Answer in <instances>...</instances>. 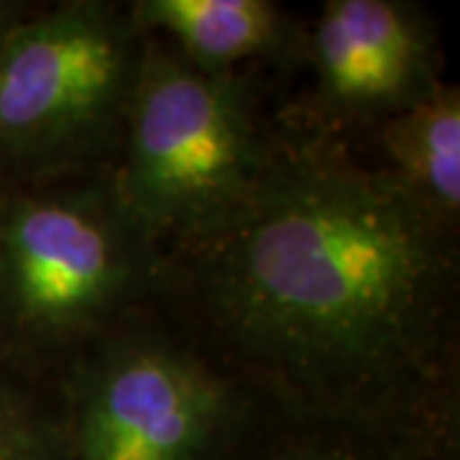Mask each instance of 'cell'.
<instances>
[{"instance_id": "7a4b0ae2", "label": "cell", "mask_w": 460, "mask_h": 460, "mask_svg": "<svg viewBox=\"0 0 460 460\" xmlns=\"http://www.w3.org/2000/svg\"><path fill=\"white\" fill-rule=\"evenodd\" d=\"M162 246L113 169L0 187V358L59 376L77 350L154 302Z\"/></svg>"}, {"instance_id": "30bf717a", "label": "cell", "mask_w": 460, "mask_h": 460, "mask_svg": "<svg viewBox=\"0 0 460 460\" xmlns=\"http://www.w3.org/2000/svg\"><path fill=\"white\" fill-rule=\"evenodd\" d=\"M233 460H414L368 432L271 411Z\"/></svg>"}, {"instance_id": "8992f818", "label": "cell", "mask_w": 460, "mask_h": 460, "mask_svg": "<svg viewBox=\"0 0 460 460\" xmlns=\"http://www.w3.org/2000/svg\"><path fill=\"white\" fill-rule=\"evenodd\" d=\"M302 72L310 84L281 115L348 146L447 83L440 29L411 0H325L307 21Z\"/></svg>"}, {"instance_id": "277c9868", "label": "cell", "mask_w": 460, "mask_h": 460, "mask_svg": "<svg viewBox=\"0 0 460 460\" xmlns=\"http://www.w3.org/2000/svg\"><path fill=\"white\" fill-rule=\"evenodd\" d=\"M287 95L261 75L202 72L144 33L113 177L162 251L246 198L277 144Z\"/></svg>"}, {"instance_id": "9c48e42d", "label": "cell", "mask_w": 460, "mask_h": 460, "mask_svg": "<svg viewBox=\"0 0 460 460\" xmlns=\"http://www.w3.org/2000/svg\"><path fill=\"white\" fill-rule=\"evenodd\" d=\"M0 460H69L59 376L0 358Z\"/></svg>"}, {"instance_id": "ba28073f", "label": "cell", "mask_w": 460, "mask_h": 460, "mask_svg": "<svg viewBox=\"0 0 460 460\" xmlns=\"http://www.w3.org/2000/svg\"><path fill=\"white\" fill-rule=\"evenodd\" d=\"M443 223L460 228V90L445 83L435 95L396 115L356 144Z\"/></svg>"}, {"instance_id": "3957f363", "label": "cell", "mask_w": 460, "mask_h": 460, "mask_svg": "<svg viewBox=\"0 0 460 460\" xmlns=\"http://www.w3.org/2000/svg\"><path fill=\"white\" fill-rule=\"evenodd\" d=\"M69 460H233L269 404L156 302L59 371Z\"/></svg>"}, {"instance_id": "52a82bcc", "label": "cell", "mask_w": 460, "mask_h": 460, "mask_svg": "<svg viewBox=\"0 0 460 460\" xmlns=\"http://www.w3.org/2000/svg\"><path fill=\"white\" fill-rule=\"evenodd\" d=\"M128 13L210 75H261L289 93L305 65L307 21L274 0H131Z\"/></svg>"}, {"instance_id": "8fae6325", "label": "cell", "mask_w": 460, "mask_h": 460, "mask_svg": "<svg viewBox=\"0 0 460 460\" xmlns=\"http://www.w3.org/2000/svg\"><path fill=\"white\" fill-rule=\"evenodd\" d=\"M36 8V3H23V0H0V44L8 39V33L16 29L23 18Z\"/></svg>"}, {"instance_id": "6da1fadb", "label": "cell", "mask_w": 460, "mask_h": 460, "mask_svg": "<svg viewBox=\"0 0 460 460\" xmlns=\"http://www.w3.org/2000/svg\"><path fill=\"white\" fill-rule=\"evenodd\" d=\"M154 302L271 411L460 460V228L281 108L259 181L162 251Z\"/></svg>"}, {"instance_id": "5b68a950", "label": "cell", "mask_w": 460, "mask_h": 460, "mask_svg": "<svg viewBox=\"0 0 460 460\" xmlns=\"http://www.w3.org/2000/svg\"><path fill=\"white\" fill-rule=\"evenodd\" d=\"M141 59L128 3L36 5L0 44V187L113 169Z\"/></svg>"}]
</instances>
